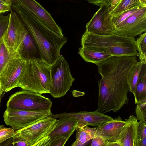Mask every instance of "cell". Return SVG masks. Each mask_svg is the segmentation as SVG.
<instances>
[{
	"instance_id": "obj_1",
	"label": "cell",
	"mask_w": 146,
	"mask_h": 146,
	"mask_svg": "<svg viewBox=\"0 0 146 146\" xmlns=\"http://www.w3.org/2000/svg\"><path fill=\"white\" fill-rule=\"evenodd\" d=\"M96 65L101 76L97 110L103 113L116 112L128 104V76L135 63L125 56H111Z\"/></svg>"
},
{
	"instance_id": "obj_2",
	"label": "cell",
	"mask_w": 146,
	"mask_h": 146,
	"mask_svg": "<svg viewBox=\"0 0 146 146\" xmlns=\"http://www.w3.org/2000/svg\"><path fill=\"white\" fill-rule=\"evenodd\" d=\"M15 10L36 42L41 59L51 66L62 56L60 50L67 38L49 29L29 11Z\"/></svg>"
},
{
	"instance_id": "obj_3",
	"label": "cell",
	"mask_w": 146,
	"mask_h": 146,
	"mask_svg": "<svg viewBox=\"0 0 146 146\" xmlns=\"http://www.w3.org/2000/svg\"><path fill=\"white\" fill-rule=\"evenodd\" d=\"M82 47H93L109 53L112 56H138L135 38L115 33L100 35L85 31L81 38Z\"/></svg>"
},
{
	"instance_id": "obj_4",
	"label": "cell",
	"mask_w": 146,
	"mask_h": 146,
	"mask_svg": "<svg viewBox=\"0 0 146 146\" xmlns=\"http://www.w3.org/2000/svg\"><path fill=\"white\" fill-rule=\"evenodd\" d=\"M52 81L50 66L41 58L26 62L17 87L41 94H50Z\"/></svg>"
},
{
	"instance_id": "obj_5",
	"label": "cell",
	"mask_w": 146,
	"mask_h": 146,
	"mask_svg": "<svg viewBox=\"0 0 146 146\" xmlns=\"http://www.w3.org/2000/svg\"><path fill=\"white\" fill-rule=\"evenodd\" d=\"M57 121L50 115L15 132L26 140L29 146H48L50 135L55 127Z\"/></svg>"
},
{
	"instance_id": "obj_6",
	"label": "cell",
	"mask_w": 146,
	"mask_h": 146,
	"mask_svg": "<svg viewBox=\"0 0 146 146\" xmlns=\"http://www.w3.org/2000/svg\"><path fill=\"white\" fill-rule=\"evenodd\" d=\"M52 102L41 94L23 90L9 98L6 108L28 110H51Z\"/></svg>"
},
{
	"instance_id": "obj_7",
	"label": "cell",
	"mask_w": 146,
	"mask_h": 146,
	"mask_svg": "<svg viewBox=\"0 0 146 146\" xmlns=\"http://www.w3.org/2000/svg\"><path fill=\"white\" fill-rule=\"evenodd\" d=\"M52 81L50 94L53 97L64 96L70 89L75 80L69 64L62 56L50 66Z\"/></svg>"
},
{
	"instance_id": "obj_8",
	"label": "cell",
	"mask_w": 146,
	"mask_h": 146,
	"mask_svg": "<svg viewBox=\"0 0 146 146\" xmlns=\"http://www.w3.org/2000/svg\"><path fill=\"white\" fill-rule=\"evenodd\" d=\"M52 113L51 110H28L6 108L3 117L6 125L16 131L35 123Z\"/></svg>"
},
{
	"instance_id": "obj_9",
	"label": "cell",
	"mask_w": 146,
	"mask_h": 146,
	"mask_svg": "<svg viewBox=\"0 0 146 146\" xmlns=\"http://www.w3.org/2000/svg\"><path fill=\"white\" fill-rule=\"evenodd\" d=\"M146 31V6H143L115 27L116 35L135 38Z\"/></svg>"
},
{
	"instance_id": "obj_10",
	"label": "cell",
	"mask_w": 146,
	"mask_h": 146,
	"mask_svg": "<svg viewBox=\"0 0 146 146\" xmlns=\"http://www.w3.org/2000/svg\"><path fill=\"white\" fill-rule=\"evenodd\" d=\"M86 25V31L100 35H108L114 33L115 27L112 21V15L108 4L101 5Z\"/></svg>"
},
{
	"instance_id": "obj_11",
	"label": "cell",
	"mask_w": 146,
	"mask_h": 146,
	"mask_svg": "<svg viewBox=\"0 0 146 146\" xmlns=\"http://www.w3.org/2000/svg\"><path fill=\"white\" fill-rule=\"evenodd\" d=\"M27 31L22 20L15 12L11 11L10 13L8 28L3 38L5 45L10 52H16Z\"/></svg>"
},
{
	"instance_id": "obj_12",
	"label": "cell",
	"mask_w": 146,
	"mask_h": 146,
	"mask_svg": "<svg viewBox=\"0 0 146 146\" xmlns=\"http://www.w3.org/2000/svg\"><path fill=\"white\" fill-rule=\"evenodd\" d=\"M26 62L17 53L9 60L0 74V84L2 94L17 87Z\"/></svg>"
},
{
	"instance_id": "obj_13",
	"label": "cell",
	"mask_w": 146,
	"mask_h": 146,
	"mask_svg": "<svg viewBox=\"0 0 146 146\" xmlns=\"http://www.w3.org/2000/svg\"><path fill=\"white\" fill-rule=\"evenodd\" d=\"M50 116L56 119L69 117L75 118L78 121L77 128L86 126L98 127L103 123L113 119L111 117L99 111L98 110L93 111L64 112L56 114L52 113Z\"/></svg>"
},
{
	"instance_id": "obj_14",
	"label": "cell",
	"mask_w": 146,
	"mask_h": 146,
	"mask_svg": "<svg viewBox=\"0 0 146 146\" xmlns=\"http://www.w3.org/2000/svg\"><path fill=\"white\" fill-rule=\"evenodd\" d=\"M18 0L46 27L56 33L64 36L61 28L50 14L35 0Z\"/></svg>"
},
{
	"instance_id": "obj_15",
	"label": "cell",
	"mask_w": 146,
	"mask_h": 146,
	"mask_svg": "<svg viewBox=\"0 0 146 146\" xmlns=\"http://www.w3.org/2000/svg\"><path fill=\"white\" fill-rule=\"evenodd\" d=\"M126 124L125 120L118 116L97 127L95 136H100L108 142L118 141L121 139Z\"/></svg>"
},
{
	"instance_id": "obj_16",
	"label": "cell",
	"mask_w": 146,
	"mask_h": 146,
	"mask_svg": "<svg viewBox=\"0 0 146 146\" xmlns=\"http://www.w3.org/2000/svg\"><path fill=\"white\" fill-rule=\"evenodd\" d=\"M59 119L50 135L48 146L51 140L59 137H64L68 140L77 128L78 121L75 118L69 117Z\"/></svg>"
},
{
	"instance_id": "obj_17",
	"label": "cell",
	"mask_w": 146,
	"mask_h": 146,
	"mask_svg": "<svg viewBox=\"0 0 146 146\" xmlns=\"http://www.w3.org/2000/svg\"><path fill=\"white\" fill-rule=\"evenodd\" d=\"M16 52L26 62L35 58H41L38 47L28 30Z\"/></svg>"
},
{
	"instance_id": "obj_18",
	"label": "cell",
	"mask_w": 146,
	"mask_h": 146,
	"mask_svg": "<svg viewBox=\"0 0 146 146\" xmlns=\"http://www.w3.org/2000/svg\"><path fill=\"white\" fill-rule=\"evenodd\" d=\"M125 120L126 128L121 139L118 141L121 146H137L139 139L137 134L138 122L136 117L130 116Z\"/></svg>"
},
{
	"instance_id": "obj_19",
	"label": "cell",
	"mask_w": 146,
	"mask_h": 146,
	"mask_svg": "<svg viewBox=\"0 0 146 146\" xmlns=\"http://www.w3.org/2000/svg\"><path fill=\"white\" fill-rule=\"evenodd\" d=\"M78 53L86 62L96 65L111 56L110 54L93 47H82L79 48Z\"/></svg>"
},
{
	"instance_id": "obj_20",
	"label": "cell",
	"mask_w": 146,
	"mask_h": 146,
	"mask_svg": "<svg viewBox=\"0 0 146 146\" xmlns=\"http://www.w3.org/2000/svg\"><path fill=\"white\" fill-rule=\"evenodd\" d=\"M133 95L135 104L146 102V64L143 62Z\"/></svg>"
},
{
	"instance_id": "obj_21",
	"label": "cell",
	"mask_w": 146,
	"mask_h": 146,
	"mask_svg": "<svg viewBox=\"0 0 146 146\" xmlns=\"http://www.w3.org/2000/svg\"><path fill=\"white\" fill-rule=\"evenodd\" d=\"M97 127L90 128L88 126L78 127L76 130V139L72 146H81L95 137Z\"/></svg>"
},
{
	"instance_id": "obj_22",
	"label": "cell",
	"mask_w": 146,
	"mask_h": 146,
	"mask_svg": "<svg viewBox=\"0 0 146 146\" xmlns=\"http://www.w3.org/2000/svg\"><path fill=\"white\" fill-rule=\"evenodd\" d=\"M142 6H145L141 5L139 0H121L111 11L110 14H118Z\"/></svg>"
},
{
	"instance_id": "obj_23",
	"label": "cell",
	"mask_w": 146,
	"mask_h": 146,
	"mask_svg": "<svg viewBox=\"0 0 146 146\" xmlns=\"http://www.w3.org/2000/svg\"><path fill=\"white\" fill-rule=\"evenodd\" d=\"M142 62L141 61H137L131 69L128 76L129 91L133 95L135 92Z\"/></svg>"
},
{
	"instance_id": "obj_24",
	"label": "cell",
	"mask_w": 146,
	"mask_h": 146,
	"mask_svg": "<svg viewBox=\"0 0 146 146\" xmlns=\"http://www.w3.org/2000/svg\"><path fill=\"white\" fill-rule=\"evenodd\" d=\"M138 56L140 61L146 64V32L141 34L136 41Z\"/></svg>"
},
{
	"instance_id": "obj_25",
	"label": "cell",
	"mask_w": 146,
	"mask_h": 146,
	"mask_svg": "<svg viewBox=\"0 0 146 146\" xmlns=\"http://www.w3.org/2000/svg\"><path fill=\"white\" fill-rule=\"evenodd\" d=\"M17 54V53L10 52L3 40L0 44V74L3 71L9 60Z\"/></svg>"
},
{
	"instance_id": "obj_26",
	"label": "cell",
	"mask_w": 146,
	"mask_h": 146,
	"mask_svg": "<svg viewBox=\"0 0 146 146\" xmlns=\"http://www.w3.org/2000/svg\"><path fill=\"white\" fill-rule=\"evenodd\" d=\"M143 6H144L136 7L118 14L112 15V21L115 27L116 26L122 22L127 18L138 10Z\"/></svg>"
},
{
	"instance_id": "obj_27",
	"label": "cell",
	"mask_w": 146,
	"mask_h": 146,
	"mask_svg": "<svg viewBox=\"0 0 146 146\" xmlns=\"http://www.w3.org/2000/svg\"><path fill=\"white\" fill-rule=\"evenodd\" d=\"M135 112L137 120L146 123V102L137 104Z\"/></svg>"
},
{
	"instance_id": "obj_28",
	"label": "cell",
	"mask_w": 146,
	"mask_h": 146,
	"mask_svg": "<svg viewBox=\"0 0 146 146\" xmlns=\"http://www.w3.org/2000/svg\"><path fill=\"white\" fill-rule=\"evenodd\" d=\"M15 133V131L13 128L0 125V144L12 137Z\"/></svg>"
},
{
	"instance_id": "obj_29",
	"label": "cell",
	"mask_w": 146,
	"mask_h": 146,
	"mask_svg": "<svg viewBox=\"0 0 146 146\" xmlns=\"http://www.w3.org/2000/svg\"><path fill=\"white\" fill-rule=\"evenodd\" d=\"M10 18V14L4 15L0 14V44L3 41V36L7 29Z\"/></svg>"
},
{
	"instance_id": "obj_30",
	"label": "cell",
	"mask_w": 146,
	"mask_h": 146,
	"mask_svg": "<svg viewBox=\"0 0 146 146\" xmlns=\"http://www.w3.org/2000/svg\"><path fill=\"white\" fill-rule=\"evenodd\" d=\"M12 146H29L26 140L20 134L15 132V135L12 137Z\"/></svg>"
},
{
	"instance_id": "obj_31",
	"label": "cell",
	"mask_w": 146,
	"mask_h": 146,
	"mask_svg": "<svg viewBox=\"0 0 146 146\" xmlns=\"http://www.w3.org/2000/svg\"><path fill=\"white\" fill-rule=\"evenodd\" d=\"M137 134L139 141L146 137V123L140 121L138 122Z\"/></svg>"
},
{
	"instance_id": "obj_32",
	"label": "cell",
	"mask_w": 146,
	"mask_h": 146,
	"mask_svg": "<svg viewBox=\"0 0 146 146\" xmlns=\"http://www.w3.org/2000/svg\"><path fill=\"white\" fill-rule=\"evenodd\" d=\"M107 141L100 136H96L92 140L91 145L92 146H107Z\"/></svg>"
},
{
	"instance_id": "obj_33",
	"label": "cell",
	"mask_w": 146,
	"mask_h": 146,
	"mask_svg": "<svg viewBox=\"0 0 146 146\" xmlns=\"http://www.w3.org/2000/svg\"><path fill=\"white\" fill-rule=\"evenodd\" d=\"M67 140L64 137H59L51 140L50 142L49 146H64Z\"/></svg>"
},
{
	"instance_id": "obj_34",
	"label": "cell",
	"mask_w": 146,
	"mask_h": 146,
	"mask_svg": "<svg viewBox=\"0 0 146 146\" xmlns=\"http://www.w3.org/2000/svg\"><path fill=\"white\" fill-rule=\"evenodd\" d=\"M87 1L91 4L100 7L102 4H108L110 0H87Z\"/></svg>"
},
{
	"instance_id": "obj_35",
	"label": "cell",
	"mask_w": 146,
	"mask_h": 146,
	"mask_svg": "<svg viewBox=\"0 0 146 146\" xmlns=\"http://www.w3.org/2000/svg\"><path fill=\"white\" fill-rule=\"evenodd\" d=\"M11 10V6L9 5L0 3V14Z\"/></svg>"
},
{
	"instance_id": "obj_36",
	"label": "cell",
	"mask_w": 146,
	"mask_h": 146,
	"mask_svg": "<svg viewBox=\"0 0 146 146\" xmlns=\"http://www.w3.org/2000/svg\"><path fill=\"white\" fill-rule=\"evenodd\" d=\"M121 0H110L108 3L109 6L110 12L113 8Z\"/></svg>"
},
{
	"instance_id": "obj_37",
	"label": "cell",
	"mask_w": 146,
	"mask_h": 146,
	"mask_svg": "<svg viewBox=\"0 0 146 146\" xmlns=\"http://www.w3.org/2000/svg\"><path fill=\"white\" fill-rule=\"evenodd\" d=\"M72 95L74 97H78L82 96L85 95V93L74 90L72 92Z\"/></svg>"
},
{
	"instance_id": "obj_38",
	"label": "cell",
	"mask_w": 146,
	"mask_h": 146,
	"mask_svg": "<svg viewBox=\"0 0 146 146\" xmlns=\"http://www.w3.org/2000/svg\"><path fill=\"white\" fill-rule=\"evenodd\" d=\"M10 0L12 2V7L15 8V9L18 8L19 6L21 5V3L18 0Z\"/></svg>"
},
{
	"instance_id": "obj_39",
	"label": "cell",
	"mask_w": 146,
	"mask_h": 146,
	"mask_svg": "<svg viewBox=\"0 0 146 146\" xmlns=\"http://www.w3.org/2000/svg\"><path fill=\"white\" fill-rule=\"evenodd\" d=\"M107 146H121V145L117 141L108 142Z\"/></svg>"
},
{
	"instance_id": "obj_40",
	"label": "cell",
	"mask_w": 146,
	"mask_h": 146,
	"mask_svg": "<svg viewBox=\"0 0 146 146\" xmlns=\"http://www.w3.org/2000/svg\"><path fill=\"white\" fill-rule=\"evenodd\" d=\"M137 146H146V137L139 141Z\"/></svg>"
},
{
	"instance_id": "obj_41",
	"label": "cell",
	"mask_w": 146,
	"mask_h": 146,
	"mask_svg": "<svg viewBox=\"0 0 146 146\" xmlns=\"http://www.w3.org/2000/svg\"><path fill=\"white\" fill-rule=\"evenodd\" d=\"M0 3H1L12 6V2L10 0H0Z\"/></svg>"
},
{
	"instance_id": "obj_42",
	"label": "cell",
	"mask_w": 146,
	"mask_h": 146,
	"mask_svg": "<svg viewBox=\"0 0 146 146\" xmlns=\"http://www.w3.org/2000/svg\"><path fill=\"white\" fill-rule=\"evenodd\" d=\"M140 1L143 5L146 6V0H139Z\"/></svg>"
},
{
	"instance_id": "obj_43",
	"label": "cell",
	"mask_w": 146,
	"mask_h": 146,
	"mask_svg": "<svg viewBox=\"0 0 146 146\" xmlns=\"http://www.w3.org/2000/svg\"><path fill=\"white\" fill-rule=\"evenodd\" d=\"M2 92L1 89V85L0 84V103L1 101V97L2 96Z\"/></svg>"
}]
</instances>
